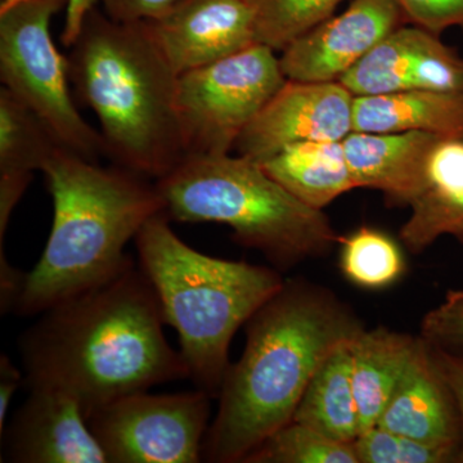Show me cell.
<instances>
[{
	"instance_id": "d6986e66",
	"label": "cell",
	"mask_w": 463,
	"mask_h": 463,
	"mask_svg": "<svg viewBox=\"0 0 463 463\" xmlns=\"http://www.w3.org/2000/svg\"><path fill=\"white\" fill-rule=\"evenodd\" d=\"M260 165L298 201L317 210L356 188L341 141L297 143Z\"/></svg>"
},
{
	"instance_id": "7a4b0ae2",
	"label": "cell",
	"mask_w": 463,
	"mask_h": 463,
	"mask_svg": "<svg viewBox=\"0 0 463 463\" xmlns=\"http://www.w3.org/2000/svg\"><path fill=\"white\" fill-rule=\"evenodd\" d=\"M246 346L225 373L203 461L242 463L294 419L317 371L362 331L331 292L289 279L246 322Z\"/></svg>"
},
{
	"instance_id": "4dcf8cb0",
	"label": "cell",
	"mask_w": 463,
	"mask_h": 463,
	"mask_svg": "<svg viewBox=\"0 0 463 463\" xmlns=\"http://www.w3.org/2000/svg\"><path fill=\"white\" fill-rule=\"evenodd\" d=\"M181 0H102L105 14L121 23H142L165 14Z\"/></svg>"
},
{
	"instance_id": "e575fe53",
	"label": "cell",
	"mask_w": 463,
	"mask_h": 463,
	"mask_svg": "<svg viewBox=\"0 0 463 463\" xmlns=\"http://www.w3.org/2000/svg\"><path fill=\"white\" fill-rule=\"evenodd\" d=\"M26 2V0H3L0 8L11 7V5H17V3Z\"/></svg>"
},
{
	"instance_id": "7402d4cb",
	"label": "cell",
	"mask_w": 463,
	"mask_h": 463,
	"mask_svg": "<svg viewBox=\"0 0 463 463\" xmlns=\"http://www.w3.org/2000/svg\"><path fill=\"white\" fill-rule=\"evenodd\" d=\"M242 463H359L354 443H344L304 423L274 431Z\"/></svg>"
},
{
	"instance_id": "836d02e7",
	"label": "cell",
	"mask_w": 463,
	"mask_h": 463,
	"mask_svg": "<svg viewBox=\"0 0 463 463\" xmlns=\"http://www.w3.org/2000/svg\"><path fill=\"white\" fill-rule=\"evenodd\" d=\"M102 0H67L65 27L62 32V43L71 48L83 32L87 18Z\"/></svg>"
},
{
	"instance_id": "d6a6232c",
	"label": "cell",
	"mask_w": 463,
	"mask_h": 463,
	"mask_svg": "<svg viewBox=\"0 0 463 463\" xmlns=\"http://www.w3.org/2000/svg\"><path fill=\"white\" fill-rule=\"evenodd\" d=\"M25 383L23 368H18L8 354L0 355V434L5 431L12 398Z\"/></svg>"
},
{
	"instance_id": "7c38bea8",
	"label": "cell",
	"mask_w": 463,
	"mask_h": 463,
	"mask_svg": "<svg viewBox=\"0 0 463 463\" xmlns=\"http://www.w3.org/2000/svg\"><path fill=\"white\" fill-rule=\"evenodd\" d=\"M404 21L397 0H353L282 51L283 74L307 83L339 81Z\"/></svg>"
},
{
	"instance_id": "ba28073f",
	"label": "cell",
	"mask_w": 463,
	"mask_h": 463,
	"mask_svg": "<svg viewBox=\"0 0 463 463\" xmlns=\"http://www.w3.org/2000/svg\"><path fill=\"white\" fill-rule=\"evenodd\" d=\"M286 81L279 58L264 44L178 75L175 112L184 157L230 154Z\"/></svg>"
},
{
	"instance_id": "e0dca14e",
	"label": "cell",
	"mask_w": 463,
	"mask_h": 463,
	"mask_svg": "<svg viewBox=\"0 0 463 463\" xmlns=\"http://www.w3.org/2000/svg\"><path fill=\"white\" fill-rule=\"evenodd\" d=\"M353 132H422L463 138V91L407 90L354 97Z\"/></svg>"
},
{
	"instance_id": "ac0fdd59",
	"label": "cell",
	"mask_w": 463,
	"mask_h": 463,
	"mask_svg": "<svg viewBox=\"0 0 463 463\" xmlns=\"http://www.w3.org/2000/svg\"><path fill=\"white\" fill-rule=\"evenodd\" d=\"M417 343L419 337L383 327L364 330L350 343L353 390L361 432L379 422Z\"/></svg>"
},
{
	"instance_id": "5b68a950",
	"label": "cell",
	"mask_w": 463,
	"mask_h": 463,
	"mask_svg": "<svg viewBox=\"0 0 463 463\" xmlns=\"http://www.w3.org/2000/svg\"><path fill=\"white\" fill-rule=\"evenodd\" d=\"M134 243L164 321L178 334L190 380L218 398L234 335L285 279L268 267L197 251L174 233L165 213L143 225Z\"/></svg>"
},
{
	"instance_id": "cb8c5ba5",
	"label": "cell",
	"mask_w": 463,
	"mask_h": 463,
	"mask_svg": "<svg viewBox=\"0 0 463 463\" xmlns=\"http://www.w3.org/2000/svg\"><path fill=\"white\" fill-rule=\"evenodd\" d=\"M344 0H258L257 43L283 51L327 20Z\"/></svg>"
},
{
	"instance_id": "4316f807",
	"label": "cell",
	"mask_w": 463,
	"mask_h": 463,
	"mask_svg": "<svg viewBox=\"0 0 463 463\" xmlns=\"http://www.w3.org/2000/svg\"><path fill=\"white\" fill-rule=\"evenodd\" d=\"M428 192L463 188V138H438L426 158Z\"/></svg>"
},
{
	"instance_id": "30bf717a",
	"label": "cell",
	"mask_w": 463,
	"mask_h": 463,
	"mask_svg": "<svg viewBox=\"0 0 463 463\" xmlns=\"http://www.w3.org/2000/svg\"><path fill=\"white\" fill-rule=\"evenodd\" d=\"M354 96L340 81L288 80L241 134L240 156L261 164L301 142H340L353 132Z\"/></svg>"
},
{
	"instance_id": "8992f818",
	"label": "cell",
	"mask_w": 463,
	"mask_h": 463,
	"mask_svg": "<svg viewBox=\"0 0 463 463\" xmlns=\"http://www.w3.org/2000/svg\"><path fill=\"white\" fill-rule=\"evenodd\" d=\"M155 183L170 221L228 225L240 245L279 269L341 242L323 210L298 201L249 157L190 155Z\"/></svg>"
},
{
	"instance_id": "603a6c76",
	"label": "cell",
	"mask_w": 463,
	"mask_h": 463,
	"mask_svg": "<svg viewBox=\"0 0 463 463\" xmlns=\"http://www.w3.org/2000/svg\"><path fill=\"white\" fill-rule=\"evenodd\" d=\"M341 242V269L349 281L361 288H386L404 272L401 250L383 232L359 228Z\"/></svg>"
},
{
	"instance_id": "f546056e",
	"label": "cell",
	"mask_w": 463,
	"mask_h": 463,
	"mask_svg": "<svg viewBox=\"0 0 463 463\" xmlns=\"http://www.w3.org/2000/svg\"><path fill=\"white\" fill-rule=\"evenodd\" d=\"M429 345H430L432 361L455 398L459 423H461L458 462L463 463V355L455 354L446 347L435 346L431 344Z\"/></svg>"
},
{
	"instance_id": "8fae6325",
	"label": "cell",
	"mask_w": 463,
	"mask_h": 463,
	"mask_svg": "<svg viewBox=\"0 0 463 463\" xmlns=\"http://www.w3.org/2000/svg\"><path fill=\"white\" fill-rule=\"evenodd\" d=\"M258 0H181L142 21L176 75L258 44Z\"/></svg>"
},
{
	"instance_id": "6da1fadb",
	"label": "cell",
	"mask_w": 463,
	"mask_h": 463,
	"mask_svg": "<svg viewBox=\"0 0 463 463\" xmlns=\"http://www.w3.org/2000/svg\"><path fill=\"white\" fill-rule=\"evenodd\" d=\"M156 291L139 265L44 310L18 337L27 390L53 388L85 416L133 392L190 379L167 343Z\"/></svg>"
},
{
	"instance_id": "484cf974",
	"label": "cell",
	"mask_w": 463,
	"mask_h": 463,
	"mask_svg": "<svg viewBox=\"0 0 463 463\" xmlns=\"http://www.w3.org/2000/svg\"><path fill=\"white\" fill-rule=\"evenodd\" d=\"M359 463L458 462V449L423 443L376 425L359 434L354 441Z\"/></svg>"
},
{
	"instance_id": "9a60e30c",
	"label": "cell",
	"mask_w": 463,
	"mask_h": 463,
	"mask_svg": "<svg viewBox=\"0 0 463 463\" xmlns=\"http://www.w3.org/2000/svg\"><path fill=\"white\" fill-rule=\"evenodd\" d=\"M377 425L423 443L459 450L461 423L455 398L422 337Z\"/></svg>"
},
{
	"instance_id": "5bb4252c",
	"label": "cell",
	"mask_w": 463,
	"mask_h": 463,
	"mask_svg": "<svg viewBox=\"0 0 463 463\" xmlns=\"http://www.w3.org/2000/svg\"><path fill=\"white\" fill-rule=\"evenodd\" d=\"M0 438L8 462L109 463L81 405L58 389H29Z\"/></svg>"
},
{
	"instance_id": "ffe728a7",
	"label": "cell",
	"mask_w": 463,
	"mask_h": 463,
	"mask_svg": "<svg viewBox=\"0 0 463 463\" xmlns=\"http://www.w3.org/2000/svg\"><path fill=\"white\" fill-rule=\"evenodd\" d=\"M350 343L332 353L319 367L292 419L344 443H354L361 432L353 390Z\"/></svg>"
},
{
	"instance_id": "52a82bcc",
	"label": "cell",
	"mask_w": 463,
	"mask_h": 463,
	"mask_svg": "<svg viewBox=\"0 0 463 463\" xmlns=\"http://www.w3.org/2000/svg\"><path fill=\"white\" fill-rule=\"evenodd\" d=\"M65 0H26L0 8V79L50 128L62 147L99 163L102 134L79 114L69 90L67 61L51 35Z\"/></svg>"
},
{
	"instance_id": "44dd1931",
	"label": "cell",
	"mask_w": 463,
	"mask_h": 463,
	"mask_svg": "<svg viewBox=\"0 0 463 463\" xmlns=\"http://www.w3.org/2000/svg\"><path fill=\"white\" fill-rule=\"evenodd\" d=\"M56 137L14 94L0 90V178L32 182L60 147Z\"/></svg>"
},
{
	"instance_id": "d4e9b609",
	"label": "cell",
	"mask_w": 463,
	"mask_h": 463,
	"mask_svg": "<svg viewBox=\"0 0 463 463\" xmlns=\"http://www.w3.org/2000/svg\"><path fill=\"white\" fill-rule=\"evenodd\" d=\"M412 213L401 230V240L420 254L441 236L463 242V188L452 192H426L414 201Z\"/></svg>"
},
{
	"instance_id": "83f0119b",
	"label": "cell",
	"mask_w": 463,
	"mask_h": 463,
	"mask_svg": "<svg viewBox=\"0 0 463 463\" xmlns=\"http://www.w3.org/2000/svg\"><path fill=\"white\" fill-rule=\"evenodd\" d=\"M421 337L435 346L463 347V289L446 298L423 318Z\"/></svg>"
},
{
	"instance_id": "9c48e42d",
	"label": "cell",
	"mask_w": 463,
	"mask_h": 463,
	"mask_svg": "<svg viewBox=\"0 0 463 463\" xmlns=\"http://www.w3.org/2000/svg\"><path fill=\"white\" fill-rule=\"evenodd\" d=\"M212 397L201 389L133 392L96 411L88 423L109 463L203 462Z\"/></svg>"
},
{
	"instance_id": "3957f363",
	"label": "cell",
	"mask_w": 463,
	"mask_h": 463,
	"mask_svg": "<svg viewBox=\"0 0 463 463\" xmlns=\"http://www.w3.org/2000/svg\"><path fill=\"white\" fill-rule=\"evenodd\" d=\"M53 224L42 258L27 273L14 315L39 316L115 279L134 264L125 246L165 213L156 183L118 165L100 166L60 146L42 170Z\"/></svg>"
},
{
	"instance_id": "2e32d148",
	"label": "cell",
	"mask_w": 463,
	"mask_h": 463,
	"mask_svg": "<svg viewBox=\"0 0 463 463\" xmlns=\"http://www.w3.org/2000/svg\"><path fill=\"white\" fill-rule=\"evenodd\" d=\"M438 138L422 132H352L341 143L356 188H373L390 203L411 206L428 192L426 158Z\"/></svg>"
},
{
	"instance_id": "1f68e13d",
	"label": "cell",
	"mask_w": 463,
	"mask_h": 463,
	"mask_svg": "<svg viewBox=\"0 0 463 463\" xmlns=\"http://www.w3.org/2000/svg\"><path fill=\"white\" fill-rule=\"evenodd\" d=\"M27 273L9 263L5 249L0 250V312L2 315L16 312L25 289Z\"/></svg>"
},
{
	"instance_id": "f1b7e54d",
	"label": "cell",
	"mask_w": 463,
	"mask_h": 463,
	"mask_svg": "<svg viewBox=\"0 0 463 463\" xmlns=\"http://www.w3.org/2000/svg\"><path fill=\"white\" fill-rule=\"evenodd\" d=\"M405 21L434 33L449 27L463 30V0H397Z\"/></svg>"
},
{
	"instance_id": "4fadbf2b",
	"label": "cell",
	"mask_w": 463,
	"mask_h": 463,
	"mask_svg": "<svg viewBox=\"0 0 463 463\" xmlns=\"http://www.w3.org/2000/svg\"><path fill=\"white\" fill-rule=\"evenodd\" d=\"M354 97L407 90L463 91V57L422 27H398L347 71Z\"/></svg>"
},
{
	"instance_id": "277c9868",
	"label": "cell",
	"mask_w": 463,
	"mask_h": 463,
	"mask_svg": "<svg viewBox=\"0 0 463 463\" xmlns=\"http://www.w3.org/2000/svg\"><path fill=\"white\" fill-rule=\"evenodd\" d=\"M66 61L115 165L157 181L184 157L175 112L178 75L145 23H121L94 9Z\"/></svg>"
}]
</instances>
